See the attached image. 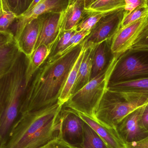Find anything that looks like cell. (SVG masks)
I'll list each match as a JSON object with an SVG mask.
<instances>
[{"label": "cell", "instance_id": "83f0119b", "mask_svg": "<svg viewBox=\"0 0 148 148\" xmlns=\"http://www.w3.org/2000/svg\"><path fill=\"white\" fill-rule=\"evenodd\" d=\"M16 15L10 11H5L0 16V31H7L16 20Z\"/></svg>", "mask_w": 148, "mask_h": 148}, {"label": "cell", "instance_id": "4fadbf2b", "mask_svg": "<svg viewBox=\"0 0 148 148\" xmlns=\"http://www.w3.org/2000/svg\"><path fill=\"white\" fill-rule=\"evenodd\" d=\"M112 40L104 41L94 47L90 80L107 69L119 57L111 50Z\"/></svg>", "mask_w": 148, "mask_h": 148}, {"label": "cell", "instance_id": "d6986e66", "mask_svg": "<svg viewBox=\"0 0 148 148\" xmlns=\"http://www.w3.org/2000/svg\"><path fill=\"white\" fill-rule=\"evenodd\" d=\"M21 53L15 41L0 48V78L8 72Z\"/></svg>", "mask_w": 148, "mask_h": 148}, {"label": "cell", "instance_id": "484cf974", "mask_svg": "<svg viewBox=\"0 0 148 148\" xmlns=\"http://www.w3.org/2000/svg\"><path fill=\"white\" fill-rule=\"evenodd\" d=\"M33 0H3L5 11L13 12L17 17L27 10Z\"/></svg>", "mask_w": 148, "mask_h": 148}, {"label": "cell", "instance_id": "44dd1931", "mask_svg": "<svg viewBox=\"0 0 148 148\" xmlns=\"http://www.w3.org/2000/svg\"><path fill=\"white\" fill-rule=\"evenodd\" d=\"M84 53V47L78 59L77 60L74 66L73 67L69 75L66 84L59 100V102L62 105L69 100L71 96V92L76 80L79 67L82 60Z\"/></svg>", "mask_w": 148, "mask_h": 148}, {"label": "cell", "instance_id": "74e56055", "mask_svg": "<svg viewBox=\"0 0 148 148\" xmlns=\"http://www.w3.org/2000/svg\"><path fill=\"white\" fill-rule=\"evenodd\" d=\"M0 148H1V140H0Z\"/></svg>", "mask_w": 148, "mask_h": 148}, {"label": "cell", "instance_id": "f1b7e54d", "mask_svg": "<svg viewBox=\"0 0 148 148\" xmlns=\"http://www.w3.org/2000/svg\"><path fill=\"white\" fill-rule=\"evenodd\" d=\"M39 148H76L69 145L62 137L61 134L51 141Z\"/></svg>", "mask_w": 148, "mask_h": 148}, {"label": "cell", "instance_id": "603a6c76", "mask_svg": "<svg viewBox=\"0 0 148 148\" xmlns=\"http://www.w3.org/2000/svg\"><path fill=\"white\" fill-rule=\"evenodd\" d=\"M106 13L85 9L80 20L75 27V29L77 32L81 30L90 31Z\"/></svg>", "mask_w": 148, "mask_h": 148}, {"label": "cell", "instance_id": "d590c367", "mask_svg": "<svg viewBox=\"0 0 148 148\" xmlns=\"http://www.w3.org/2000/svg\"><path fill=\"white\" fill-rule=\"evenodd\" d=\"M3 0H0V16L4 12Z\"/></svg>", "mask_w": 148, "mask_h": 148}, {"label": "cell", "instance_id": "1f68e13d", "mask_svg": "<svg viewBox=\"0 0 148 148\" xmlns=\"http://www.w3.org/2000/svg\"><path fill=\"white\" fill-rule=\"evenodd\" d=\"M126 6L124 8L125 13L127 14L136 8L143 4H147L148 0H124Z\"/></svg>", "mask_w": 148, "mask_h": 148}, {"label": "cell", "instance_id": "3957f363", "mask_svg": "<svg viewBox=\"0 0 148 148\" xmlns=\"http://www.w3.org/2000/svg\"><path fill=\"white\" fill-rule=\"evenodd\" d=\"M28 57L21 53L8 72L0 78V140L3 148L21 116L20 108L27 87Z\"/></svg>", "mask_w": 148, "mask_h": 148}, {"label": "cell", "instance_id": "7402d4cb", "mask_svg": "<svg viewBox=\"0 0 148 148\" xmlns=\"http://www.w3.org/2000/svg\"><path fill=\"white\" fill-rule=\"evenodd\" d=\"M76 32V31L75 28L71 30L61 31L50 49V53L47 58H53L61 54L66 50L71 49V48H69V44L71 38Z\"/></svg>", "mask_w": 148, "mask_h": 148}, {"label": "cell", "instance_id": "52a82bcc", "mask_svg": "<svg viewBox=\"0 0 148 148\" xmlns=\"http://www.w3.org/2000/svg\"><path fill=\"white\" fill-rule=\"evenodd\" d=\"M124 8L106 13L93 27L83 40L84 48L107 40H112L121 27L124 17Z\"/></svg>", "mask_w": 148, "mask_h": 148}, {"label": "cell", "instance_id": "4dcf8cb0", "mask_svg": "<svg viewBox=\"0 0 148 148\" xmlns=\"http://www.w3.org/2000/svg\"><path fill=\"white\" fill-rule=\"evenodd\" d=\"M14 41V34L11 30L0 31V48L10 44Z\"/></svg>", "mask_w": 148, "mask_h": 148}, {"label": "cell", "instance_id": "8992f818", "mask_svg": "<svg viewBox=\"0 0 148 148\" xmlns=\"http://www.w3.org/2000/svg\"><path fill=\"white\" fill-rule=\"evenodd\" d=\"M148 77V48H130L117 58L108 84Z\"/></svg>", "mask_w": 148, "mask_h": 148}, {"label": "cell", "instance_id": "9a60e30c", "mask_svg": "<svg viewBox=\"0 0 148 148\" xmlns=\"http://www.w3.org/2000/svg\"><path fill=\"white\" fill-rule=\"evenodd\" d=\"M39 30L40 20L38 17L25 26L19 37L15 40L20 52L27 57H30L35 50Z\"/></svg>", "mask_w": 148, "mask_h": 148}, {"label": "cell", "instance_id": "ab89813d", "mask_svg": "<svg viewBox=\"0 0 148 148\" xmlns=\"http://www.w3.org/2000/svg\"><path fill=\"white\" fill-rule=\"evenodd\" d=\"M147 5H148V3H147Z\"/></svg>", "mask_w": 148, "mask_h": 148}, {"label": "cell", "instance_id": "d4e9b609", "mask_svg": "<svg viewBox=\"0 0 148 148\" xmlns=\"http://www.w3.org/2000/svg\"><path fill=\"white\" fill-rule=\"evenodd\" d=\"M81 148H108L104 142L87 123L84 124L83 143Z\"/></svg>", "mask_w": 148, "mask_h": 148}, {"label": "cell", "instance_id": "5b68a950", "mask_svg": "<svg viewBox=\"0 0 148 148\" xmlns=\"http://www.w3.org/2000/svg\"><path fill=\"white\" fill-rule=\"evenodd\" d=\"M117 58L107 69L72 95L63 107L94 118L96 111L108 88L110 76Z\"/></svg>", "mask_w": 148, "mask_h": 148}, {"label": "cell", "instance_id": "9c48e42d", "mask_svg": "<svg viewBox=\"0 0 148 148\" xmlns=\"http://www.w3.org/2000/svg\"><path fill=\"white\" fill-rule=\"evenodd\" d=\"M61 134L63 140L71 146L81 148L84 141L85 122L75 111L62 107Z\"/></svg>", "mask_w": 148, "mask_h": 148}, {"label": "cell", "instance_id": "7c38bea8", "mask_svg": "<svg viewBox=\"0 0 148 148\" xmlns=\"http://www.w3.org/2000/svg\"><path fill=\"white\" fill-rule=\"evenodd\" d=\"M143 106L128 115L116 127L117 131L125 143L140 140L148 135V133L141 128L139 123Z\"/></svg>", "mask_w": 148, "mask_h": 148}, {"label": "cell", "instance_id": "8fae6325", "mask_svg": "<svg viewBox=\"0 0 148 148\" xmlns=\"http://www.w3.org/2000/svg\"><path fill=\"white\" fill-rule=\"evenodd\" d=\"M63 14V13L49 12L38 16L40 30L35 49L40 45H44L51 49L61 31Z\"/></svg>", "mask_w": 148, "mask_h": 148}, {"label": "cell", "instance_id": "e0dca14e", "mask_svg": "<svg viewBox=\"0 0 148 148\" xmlns=\"http://www.w3.org/2000/svg\"><path fill=\"white\" fill-rule=\"evenodd\" d=\"M85 9V0H71L63 12L61 31L75 28Z\"/></svg>", "mask_w": 148, "mask_h": 148}, {"label": "cell", "instance_id": "30bf717a", "mask_svg": "<svg viewBox=\"0 0 148 148\" xmlns=\"http://www.w3.org/2000/svg\"><path fill=\"white\" fill-rule=\"evenodd\" d=\"M71 0H41L31 10L16 18L14 25V40H17L25 26L41 15L49 12L63 13Z\"/></svg>", "mask_w": 148, "mask_h": 148}, {"label": "cell", "instance_id": "8d00e7d4", "mask_svg": "<svg viewBox=\"0 0 148 148\" xmlns=\"http://www.w3.org/2000/svg\"><path fill=\"white\" fill-rule=\"evenodd\" d=\"M93 0H85V9H88L93 2Z\"/></svg>", "mask_w": 148, "mask_h": 148}, {"label": "cell", "instance_id": "cb8c5ba5", "mask_svg": "<svg viewBox=\"0 0 148 148\" xmlns=\"http://www.w3.org/2000/svg\"><path fill=\"white\" fill-rule=\"evenodd\" d=\"M125 6L124 0H96L88 9L94 11L107 13L125 8Z\"/></svg>", "mask_w": 148, "mask_h": 148}, {"label": "cell", "instance_id": "7a4b0ae2", "mask_svg": "<svg viewBox=\"0 0 148 148\" xmlns=\"http://www.w3.org/2000/svg\"><path fill=\"white\" fill-rule=\"evenodd\" d=\"M62 107L58 102L21 115L3 148H39L59 136Z\"/></svg>", "mask_w": 148, "mask_h": 148}, {"label": "cell", "instance_id": "f35d334b", "mask_svg": "<svg viewBox=\"0 0 148 148\" xmlns=\"http://www.w3.org/2000/svg\"><path fill=\"white\" fill-rule=\"evenodd\" d=\"M95 1H96V0H93V2ZM93 2H92V3H93Z\"/></svg>", "mask_w": 148, "mask_h": 148}, {"label": "cell", "instance_id": "e575fe53", "mask_svg": "<svg viewBox=\"0 0 148 148\" xmlns=\"http://www.w3.org/2000/svg\"><path fill=\"white\" fill-rule=\"evenodd\" d=\"M41 1V0H33V1L31 3V4H30L29 8L28 9L27 11L31 10L32 9L34 8L36 5H37ZM27 11H26V12H27Z\"/></svg>", "mask_w": 148, "mask_h": 148}, {"label": "cell", "instance_id": "f546056e", "mask_svg": "<svg viewBox=\"0 0 148 148\" xmlns=\"http://www.w3.org/2000/svg\"><path fill=\"white\" fill-rule=\"evenodd\" d=\"M131 48H148V26L141 34Z\"/></svg>", "mask_w": 148, "mask_h": 148}, {"label": "cell", "instance_id": "2e32d148", "mask_svg": "<svg viewBox=\"0 0 148 148\" xmlns=\"http://www.w3.org/2000/svg\"><path fill=\"white\" fill-rule=\"evenodd\" d=\"M95 46L91 45L86 48H84V55L79 67L76 80L71 92V95L83 88L90 81L92 56Z\"/></svg>", "mask_w": 148, "mask_h": 148}, {"label": "cell", "instance_id": "ac0fdd59", "mask_svg": "<svg viewBox=\"0 0 148 148\" xmlns=\"http://www.w3.org/2000/svg\"><path fill=\"white\" fill-rule=\"evenodd\" d=\"M50 52V49L46 45H41L36 48L31 56L28 57L25 73L27 86L34 74L47 60Z\"/></svg>", "mask_w": 148, "mask_h": 148}, {"label": "cell", "instance_id": "277c9868", "mask_svg": "<svg viewBox=\"0 0 148 148\" xmlns=\"http://www.w3.org/2000/svg\"><path fill=\"white\" fill-rule=\"evenodd\" d=\"M148 103V94L107 88L94 119L103 125L116 129L126 116Z\"/></svg>", "mask_w": 148, "mask_h": 148}, {"label": "cell", "instance_id": "6da1fadb", "mask_svg": "<svg viewBox=\"0 0 148 148\" xmlns=\"http://www.w3.org/2000/svg\"><path fill=\"white\" fill-rule=\"evenodd\" d=\"M83 40L60 55L47 58L37 69L23 97L21 115L59 102L69 73L83 48Z\"/></svg>", "mask_w": 148, "mask_h": 148}, {"label": "cell", "instance_id": "5bb4252c", "mask_svg": "<svg viewBox=\"0 0 148 148\" xmlns=\"http://www.w3.org/2000/svg\"><path fill=\"white\" fill-rule=\"evenodd\" d=\"M76 112L101 137L108 148H126V143L119 134L117 129L108 127L88 116Z\"/></svg>", "mask_w": 148, "mask_h": 148}, {"label": "cell", "instance_id": "4316f807", "mask_svg": "<svg viewBox=\"0 0 148 148\" xmlns=\"http://www.w3.org/2000/svg\"><path fill=\"white\" fill-rule=\"evenodd\" d=\"M148 15L147 4L141 5L133 10L127 14L124 15V17L121 23L120 28L124 27Z\"/></svg>", "mask_w": 148, "mask_h": 148}, {"label": "cell", "instance_id": "836d02e7", "mask_svg": "<svg viewBox=\"0 0 148 148\" xmlns=\"http://www.w3.org/2000/svg\"><path fill=\"white\" fill-rule=\"evenodd\" d=\"M126 148H148V135L144 139L130 143H126Z\"/></svg>", "mask_w": 148, "mask_h": 148}, {"label": "cell", "instance_id": "ffe728a7", "mask_svg": "<svg viewBox=\"0 0 148 148\" xmlns=\"http://www.w3.org/2000/svg\"><path fill=\"white\" fill-rule=\"evenodd\" d=\"M108 89L116 91H127L148 94V77L135 81L108 85Z\"/></svg>", "mask_w": 148, "mask_h": 148}, {"label": "cell", "instance_id": "d6a6232c", "mask_svg": "<svg viewBox=\"0 0 148 148\" xmlns=\"http://www.w3.org/2000/svg\"><path fill=\"white\" fill-rule=\"evenodd\" d=\"M139 123L141 128L148 133V103L143 106Z\"/></svg>", "mask_w": 148, "mask_h": 148}, {"label": "cell", "instance_id": "ba28073f", "mask_svg": "<svg viewBox=\"0 0 148 148\" xmlns=\"http://www.w3.org/2000/svg\"><path fill=\"white\" fill-rule=\"evenodd\" d=\"M148 26V15L120 28L112 40L111 49L113 53L120 56L131 48Z\"/></svg>", "mask_w": 148, "mask_h": 148}]
</instances>
